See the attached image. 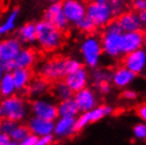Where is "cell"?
Segmentation results:
<instances>
[{
    "label": "cell",
    "mask_w": 146,
    "mask_h": 145,
    "mask_svg": "<svg viewBox=\"0 0 146 145\" xmlns=\"http://www.w3.org/2000/svg\"><path fill=\"white\" fill-rule=\"evenodd\" d=\"M108 3L110 5V9H111L113 16H119V15L123 13V10H124L123 0H109Z\"/></svg>",
    "instance_id": "32"
},
{
    "label": "cell",
    "mask_w": 146,
    "mask_h": 145,
    "mask_svg": "<svg viewBox=\"0 0 146 145\" xmlns=\"http://www.w3.org/2000/svg\"><path fill=\"white\" fill-rule=\"evenodd\" d=\"M49 85L46 80H36L29 84V93L33 96H40L48 91Z\"/></svg>",
    "instance_id": "27"
},
{
    "label": "cell",
    "mask_w": 146,
    "mask_h": 145,
    "mask_svg": "<svg viewBox=\"0 0 146 145\" xmlns=\"http://www.w3.org/2000/svg\"><path fill=\"white\" fill-rule=\"evenodd\" d=\"M73 98L80 109V112H85V111L94 108L98 106V103H99L96 93L88 87H85L74 92Z\"/></svg>",
    "instance_id": "10"
},
{
    "label": "cell",
    "mask_w": 146,
    "mask_h": 145,
    "mask_svg": "<svg viewBox=\"0 0 146 145\" xmlns=\"http://www.w3.org/2000/svg\"><path fill=\"white\" fill-rule=\"evenodd\" d=\"M80 113V109L77 107L74 98H68L64 101H59L57 105V114L62 118H76Z\"/></svg>",
    "instance_id": "21"
},
{
    "label": "cell",
    "mask_w": 146,
    "mask_h": 145,
    "mask_svg": "<svg viewBox=\"0 0 146 145\" xmlns=\"http://www.w3.org/2000/svg\"><path fill=\"white\" fill-rule=\"evenodd\" d=\"M80 53L86 66L89 68H96L103 53L101 41L94 36L87 37L80 46Z\"/></svg>",
    "instance_id": "5"
},
{
    "label": "cell",
    "mask_w": 146,
    "mask_h": 145,
    "mask_svg": "<svg viewBox=\"0 0 146 145\" xmlns=\"http://www.w3.org/2000/svg\"><path fill=\"white\" fill-rule=\"evenodd\" d=\"M113 112V108L111 106L102 105L96 106L94 108L90 109L88 111L82 112L80 116H77L75 119V128L76 131L82 130L83 128L88 126L90 123H94L98 121H101L105 116H110Z\"/></svg>",
    "instance_id": "7"
},
{
    "label": "cell",
    "mask_w": 146,
    "mask_h": 145,
    "mask_svg": "<svg viewBox=\"0 0 146 145\" xmlns=\"http://www.w3.org/2000/svg\"><path fill=\"white\" fill-rule=\"evenodd\" d=\"M0 64H1L2 68L4 69L5 73H7V72H12V71L15 69V65H14V62H13V61H7V62L0 63Z\"/></svg>",
    "instance_id": "38"
},
{
    "label": "cell",
    "mask_w": 146,
    "mask_h": 145,
    "mask_svg": "<svg viewBox=\"0 0 146 145\" xmlns=\"http://www.w3.org/2000/svg\"><path fill=\"white\" fill-rule=\"evenodd\" d=\"M19 16V10H13L7 16V18L0 23V36H5L7 34L13 32L16 28L17 19Z\"/></svg>",
    "instance_id": "24"
},
{
    "label": "cell",
    "mask_w": 146,
    "mask_h": 145,
    "mask_svg": "<svg viewBox=\"0 0 146 145\" xmlns=\"http://www.w3.org/2000/svg\"><path fill=\"white\" fill-rule=\"evenodd\" d=\"M137 112H138V116H139L141 120H143V121L146 120V106L145 105L139 106Z\"/></svg>",
    "instance_id": "40"
},
{
    "label": "cell",
    "mask_w": 146,
    "mask_h": 145,
    "mask_svg": "<svg viewBox=\"0 0 146 145\" xmlns=\"http://www.w3.org/2000/svg\"><path fill=\"white\" fill-rule=\"evenodd\" d=\"M28 128H29L31 134H35L37 137L53 134V131H54V121L46 120V119H41V118L33 116L29 120Z\"/></svg>",
    "instance_id": "15"
},
{
    "label": "cell",
    "mask_w": 146,
    "mask_h": 145,
    "mask_svg": "<svg viewBox=\"0 0 146 145\" xmlns=\"http://www.w3.org/2000/svg\"><path fill=\"white\" fill-rule=\"evenodd\" d=\"M133 136L139 140H144L146 138V125L144 123H139L133 127Z\"/></svg>",
    "instance_id": "33"
},
{
    "label": "cell",
    "mask_w": 146,
    "mask_h": 145,
    "mask_svg": "<svg viewBox=\"0 0 146 145\" xmlns=\"http://www.w3.org/2000/svg\"><path fill=\"white\" fill-rule=\"evenodd\" d=\"M138 15H139V18L141 19V21H142L143 23H145V21H146V11L145 10L140 11Z\"/></svg>",
    "instance_id": "42"
},
{
    "label": "cell",
    "mask_w": 146,
    "mask_h": 145,
    "mask_svg": "<svg viewBox=\"0 0 146 145\" xmlns=\"http://www.w3.org/2000/svg\"><path fill=\"white\" fill-rule=\"evenodd\" d=\"M29 134L30 130L28 126L17 123V125L14 127V129L11 131V134H9V137H10V139L14 140V141L20 142L23 138H26Z\"/></svg>",
    "instance_id": "28"
},
{
    "label": "cell",
    "mask_w": 146,
    "mask_h": 145,
    "mask_svg": "<svg viewBox=\"0 0 146 145\" xmlns=\"http://www.w3.org/2000/svg\"><path fill=\"white\" fill-rule=\"evenodd\" d=\"M91 78L95 85H100L105 82H109L111 78V73L109 71L103 69H96L94 70L91 74Z\"/></svg>",
    "instance_id": "29"
},
{
    "label": "cell",
    "mask_w": 146,
    "mask_h": 145,
    "mask_svg": "<svg viewBox=\"0 0 146 145\" xmlns=\"http://www.w3.org/2000/svg\"><path fill=\"white\" fill-rule=\"evenodd\" d=\"M37 139H38L37 136L30 132L26 138H23L21 141L19 142V145H36Z\"/></svg>",
    "instance_id": "34"
},
{
    "label": "cell",
    "mask_w": 146,
    "mask_h": 145,
    "mask_svg": "<svg viewBox=\"0 0 146 145\" xmlns=\"http://www.w3.org/2000/svg\"><path fill=\"white\" fill-rule=\"evenodd\" d=\"M108 1H109V0H108Z\"/></svg>",
    "instance_id": "47"
},
{
    "label": "cell",
    "mask_w": 146,
    "mask_h": 145,
    "mask_svg": "<svg viewBox=\"0 0 146 145\" xmlns=\"http://www.w3.org/2000/svg\"><path fill=\"white\" fill-rule=\"evenodd\" d=\"M4 73H5V71H4V69L2 68L1 64H0V80H1V78H2V76L4 75Z\"/></svg>",
    "instance_id": "44"
},
{
    "label": "cell",
    "mask_w": 146,
    "mask_h": 145,
    "mask_svg": "<svg viewBox=\"0 0 146 145\" xmlns=\"http://www.w3.org/2000/svg\"><path fill=\"white\" fill-rule=\"evenodd\" d=\"M35 61H36V54L34 53V51L30 49H21L13 62L15 68L30 69L35 64Z\"/></svg>",
    "instance_id": "20"
},
{
    "label": "cell",
    "mask_w": 146,
    "mask_h": 145,
    "mask_svg": "<svg viewBox=\"0 0 146 145\" xmlns=\"http://www.w3.org/2000/svg\"><path fill=\"white\" fill-rule=\"evenodd\" d=\"M44 20L50 22L51 25L56 27L60 31L67 29L68 23H69L62 12L60 2H54L48 7L47 11L44 12Z\"/></svg>",
    "instance_id": "14"
},
{
    "label": "cell",
    "mask_w": 146,
    "mask_h": 145,
    "mask_svg": "<svg viewBox=\"0 0 146 145\" xmlns=\"http://www.w3.org/2000/svg\"><path fill=\"white\" fill-rule=\"evenodd\" d=\"M117 23L123 32H131V31H140L143 28V23L139 18V15L135 12H127L119 15Z\"/></svg>",
    "instance_id": "17"
},
{
    "label": "cell",
    "mask_w": 146,
    "mask_h": 145,
    "mask_svg": "<svg viewBox=\"0 0 146 145\" xmlns=\"http://www.w3.org/2000/svg\"><path fill=\"white\" fill-rule=\"evenodd\" d=\"M21 44L16 38H7L0 41V63L14 61L19 51L21 50Z\"/></svg>",
    "instance_id": "16"
},
{
    "label": "cell",
    "mask_w": 146,
    "mask_h": 145,
    "mask_svg": "<svg viewBox=\"0 0 146 145\" xmlns=\"http://www.w3.org/2000/svg\"><path fill=\"white\" fill-rule=\"evenodd\" d=\"M75 25H76V27L80 30V31L86 32V33H92L95 29L93 22L88 18V17H86V16H85V17H83L80 20H78Z\"/></svg>",
    "instance_id": "30"
},
{
    "label": "cell",
    "mask_w": 146,
    "mask_h": 145,
    "mask_svg": "<svg viewBox=\"0 0 146 145\" xmlns=\"http://www.w3.org/2000/svg\"><path fill=\"white\" fill-rule=\"evenodd\" d=\"M53 93H54L55 98L59 101H64V100L73 98V92L67 86V84L65 82H58L56 84L53 88Z\"/></svg>",
    "instance_id": "26"
},
{
    "label": "cell",
    "mask_w": 146,
    "mask_h": 145,
    "mask_svg": "<svg viewBox=\"0 0 146 145\" xmlns=\"http://www.w3.org/2000/svg\"><path fill=\"white\" fill-rule=\"evenodd\" d=\"M19 39L25 43H33L36 40V28L32 22L26 23L19 29Z\"/></svg>",
    "instance_id": "25"
},
{
    "label": "cell",
    "mask_w": 146,
    "mask_h": 145,
    "mask_svg": "<svg viewBox=\"0 0 146 145\" xmlns=\"http://www.w3.org/2000/svg\"><path fill=\"white\" fill-rule=\"evenodd\" d=\"M122 95H123V98H124L125 100H128V101H133V100H135L137 96H138L137 92L133 90H130V89L124 90L123 93H122Z\"/></svg>",
    "instance_id": "36"
},
{
    "label": "cell",
    "mask_w": 146,
    "mask_h": 145,
    "mask_svg": "<svg viewBox=\"0 0 146 145\" xmlns=\"http://www.w3.org/2000/svg\"><path fill=\"white\" fill-rule=\"evenodd\" d=\"M28 114L27 103L21 98L12 95L5 98L0 103V116L14 122H20Z\"/></svg>",
    "instance_id": "4"
},
{
    "label": "cell",
    "mask_w": 146,
    "mask_h": 145,
    "mask_svg": "<svg viewBox=\"0 0 146 145\" xmlns=\"http://www.w3.org/2000/svg\"><path fill=\"white\" fill-rule=\"evenodd\" d=\"M86 17L93 22L95 28H101L110 22L113 15L108 2L98 3L93 1L86 7Z\"/></svg>",
    "instance_id": "6"
},
{
    "label": "cell",
    "mask_w": 146,
    "mask_h": 145,
    "mask_svg": "<svg viewBox=\"0 0 146 145\" xmlns=\"http://www.w3.org/2000/svg\"><path fill=\"white\" fill-rule=\"evenodd\" d=\"M124 67L133 72L135 75L141 74L146 66V52L142 49L127 53L123 61Z\"/></svg>",
    "instance_id": "12"
},
{
    "label": "cell",
    "mask_w": 146,
    "mask_h": 145,
    "mask_svg": "<svg viewBox=\"0 0 146 145\" xmlns=\"http://www.w3.org/2000/svg\"><path fill=\"white\" fill-rule=\"evenodd\" d=\"M36 40L46 51H54L64 43V34L50 22L42 20L35 25Z\"/></svg>",
    "instance_id": "2"
},
{
    "label": "cell",
    "mask_w": 146,
    "mask_h": 145,
    "mask_svg": "<svg viewBox=\"0 0 146 145\" xmlns=\"http://www.w3.org/2000/svg\"><path fill=\"white\" fill-rule=\"evenodd\" d=\"M135 74L128 70L126 67H120L113 73H111V78L113 85L117 88H125L129 86L135 80Z\"/></svg>",
    "instance_id": "19"
},
{
    "label": "cell",
    "mask_w": 146,
    "mask_h": 145,
    "mask_svg": "<svg viewBox=\"0 0 146 145\" xmlns=\"http://www.w3.org/2000/svg\"><path fill=\"white\" fill-rule=\"evenodd\" d=\"M133 7L137 11H143L146 9V1L145 0H135L133 1Z\"/></svg>",
    "instance_id": "39"
},
{
    "label": "cell",
    "mask_w": 146,
    "mask_h": 145,
    "mask_svg": "<svg viewBox=\"0 0 146 145\" xmlns=\"http://www.w3.org/2000/svg\"><path fill=\"white\" fill-rule=\"evenodd\" d=\"M106 30L103 34L101 46L102 51L111 58H115L122 54L121 51V37H122V29L117 20L108 22Z\"/></svg>",
    "instance_id": "3"
},
{
    "label": "cell",
    "mask_w": 146,
    "mask_h": 145,
    "mask_svg": "<svg viewBox=\"0 0 146 145\" xmlns=\"http://www.w3.org/2000/svg\"><path fill=\"white\" fill-rule=\"evenodd\" d=\"M31 111L33 113V116L46 119V120L55 121L58 118L57 105L44 98L34 100L31 104Z\"/></svg>",
    "instance_id": "8"
},
{
    "label": "cell",
    "mask_w": 146,
    "mask_h": 145,
    "mask_svg": "<svg viewBox=\"0 0 146 145\" xmlns=\"http://www.w3.org/2000/svg\"><path fill=\"white\" fill-rule=\"evenodd\" d=\"M9 140H10V137H9L7 134H4L0 132V145H5Z\"/></svg>",
    "instance_id": "41"
},
{
    "label": "cell",
    "mask_w": 146,
    "mask_h": 145,
    "mask_svg": "<svg viewBox=\"0 0 146 145\" xmlns=\"http://www.w3.org/2000/svg\"><path fill=\"white\" fill-rule=\"evenodd\" d=\"M62 7L68 22L76 23L86 16V5L80 0H64Z\"/></svg>",
    "instance_id": "11"
},
{
    "label": "cell",
    "mask_w": 146,
    "mask_h": 145,
    "mask_svg": "<svg viewBox=\"0 0 146 145\" xmlns=\"http://www.w3.org/2000/svg\"><path fill=\"white\" fill-rule=\"evenodd\" d=\"M0 119H1V116H0Z\"/></svg>",
    "instance_id": "46"
},
{
    "label": "cell",
    "mask_w": 146,
    "mask_h": 145,
    "mask_svg": "<svg viewBox=\"0 0 146 145\" xmlns=\"http://www.w3.org/2000/svg\"><path fill=\"white\" fill-rule=\"evenodd\" d=\"M95 2H98V3H106L108 2V0H94Z\"/></svg>",
    "instance_id": "45"
},
{
    "label": "cell",
    "mask_w": 146,
    "mask_h": 145,
    "mask_svg": "<svg viewBox=\"0 0 146 145\" xmlns=\"http://www.w3.org/2000/svg\"><path fill=\"white\" fill-rule=\"evenodd\" d=\"M5 145H19V142L14 141V140H12V139H10V140L7 141V143Z\"/></svg>",
    "instance_id": "43"
},
{
    "label": "cell",
    "mask_w": 146,
    "mask_h": 145,
    "mask_svg": "<svg viewBox=\"0 0 146 145\" xmlns=\"http://www.w3.org/2000/svg\"><path fill=\"white\" fill-rule=\"evenodd\" d=\"M64 78H65L64 82L74 93L83 88L87 87V84L89 82V73L84 67L80 66L78 69L68 73Z\"/></svg>",
    "instance_id": "13"
},
{
    "label": "cell",
    "mask_w": 146,
    "mask_h": 145,
    "mask_svg": "<svg viewBox=\"0 0 146 145\" xmlns=\"http://www.w3.org/2000/svg\"><path fill=\"white\" fill-rule=\"evenodd\" d=\"M12 77L14 80L15 87L17 90H23L26 89L30 84L32 74L29 69H25V68H15L12 71Z\"/></svg>",
    "instance_id": "22"
},
{
    "label": "cell",
    "mask_w": 146,
    "mask_h": 145,
    "mask_svg": "<svg viewBox=\"0 0 146 145\" xmlns=\"http://www.w3.org/2000/svg\"><path fill=\"white\" fill-rule=\"evenodd\" d=\"M145 43L144 33L140 31L123 32L121 37V51L122 53L127 54L132 51L142 49Z\"/></svg>",
    "instance_id": "9"
},
{
    "label": "cell",
    "mask_w": 146,
    "mask_h": 145,
    "mask_svg": "<svg viewBox=\"0 0 146 145\" xmlns=\"http://www.w3.org/2000/svg\"><path fill=\"white\" fill-rule=\"evenodd\" d=\"M16 91H17V89L15 87L12 73H4V75L2 76V78L0 80V98H5L12 96V95H15Z\"/></svg>",
    "instance_id": "23"
},
{
    "label": "cell",
    "mask_w": 146,
    "mask_h": 145,
    "mask_svg": "<svg viewBox=\"0 0 146 145\" xmlns=\"http://www.w3.org/2000/svg\"><path fill=\"white\" fill-rule=\"evenodd\" d=\"M16 125H17V122H14L9 119H3L2 121L0 120V132L9 136Z\"/></svg>",
    "instance_id": "31"
},
{
    "label": "cell",
    "mask_w": 146,
    "mask_h": 145,
    "mask_svg": "<svg viewBox=\"0 0 146 145\" xmlns=\"http://www.w3.org/2000/svg\"><path fill=\"white\" fill-rule=\"evenodd\" d=\"M80 66V63L73 58H53L40 67L39 73L46 80H58Z\"/></svg>",
    "instance_id": "1"
},
{
    "label": "cell",
    "mask_w": 146,
    "mask_h": 145,
    "mask_svg": "<svg viewBox=\"0 0 146 145\" xmlns=\"http://www.w3.org/2000/svg\"><path fill=\"white\" fill-rule=\"evenodd\" d=\"M99 86V90L101 93L103 94H107V93H109L110 90H111V86H110L109 82H105V83H102L98 85Z\"/></svg>",
    "instance_id": "37"
},
{
    "label": "cell",
    "mask_w": 146,
    "mask_h": 145,
    "mask_svg": "<svg viewBox=\"0 0 146 145\" xmlns=\"http://www.w3.org/2000/svg\"><path fill=\"white\" fill-rule=\"evenodd\" d=\"M75 119L76 118H62L58 116L54 122V131L55 134L58 138H67L74 134L76 131L75 128Z\"/></svg>",
    "instance_id": "18"
},
{
    "label": "cell",
    "mask_w": 146,
    "mask_h": 145,
    "mask_svg": "<svg viewBox=\"0 0 146 145\" xmlns=\"http://www.w3.org/2000/svg\"><path fill=\"white\" fill-rule=\"evenodd\" d=\"M53 141V137L52 134L49 136H42V137H38L36 142V145H50Z\"/></svg>",
    "instance_id": "35"
}]
</instances>
